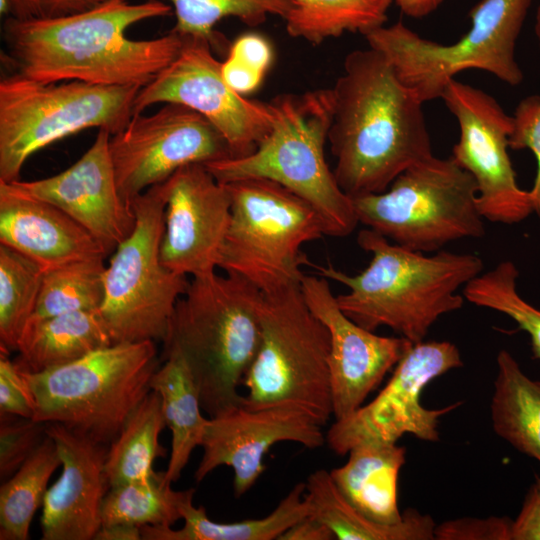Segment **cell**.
Masks as SVG:
<instances>
[{
  "instance_id": "cell-17",
  "label": "cell",
  "mask_w": 540,
  "mask_h": 540,
  "mask_svg": "<svg viewBox=\"0 0 540 540\" xmlns=\"http://www.w3.org/2000/svg\"><path fill=\"white\" fill-rule=\"evenodd\" d=\"M322 427L308 412L291 405L239 406L209 417L194 478L201 482L217 467L229 466L234 472V495L241 497L264 472V457L274 444L289 441L319 448L326 443Z\"/></svg>"
},
{
  "instance_id": "cell-16",
  "label": "cell",
  "mask_w": 540,
  "mask_h": 540,
  "mask_svg": "<svg viewBox=\"0 0 540 540\" xmlns=\"http://www.w3.org/2000/svg\"><path fill=\"white\" fill-rule=\"evenodd\" d=\"M109 148L119 194L130 205L186 165L232 156L225 138L206 118L173 103L149 115H133L110 136Z\"/></svg>"
},
{
  "instance_id": "cell-34",
  "label": "cell",
  "mask_w": 540,
  "mask_h": 540,
  "mask_svg": "<svg viewBox=\"0 0 540 540\" xmlns=\"http://www.w3.org/2000/svg\"><path fill=\"white\" fill-rule=\"evenodd\" d=\"M104 258L69 263L44 272L32 318L100 310L104 298Z\"/></svg>"
},
{
  "instance_id": "cell-9",
  "label": "cell",
  "mask_w": 540,
  "mask_h": 540,
  "mask_svg": "<svg viewBox=\"0 0 540 540\" xmlns=\"http://www.w3.org/2000/svg\"><path fill=\"white\" fill-rule=\"evenodd\" d=\"M231 216L218 268L238 275L262 293L300 285L309 261L301 248L325 234L318 213L305 200L271 180L229 183Z\"/></svg>"
},
{
  "instance_id": "cell-18",
  "label": "cell",
  "mask_w": 540,
  "mask_h": 540,
  "mask_svg": "<svg viewBox=\"0 0 540 540\" xmlns=\"http://www.w3.org/2000/svg\"><path fill=\"white\" fill-rule=\"evenodd\" d=\"M300 288L308 307L330 335L332 415L340 420L363 405L413 343L402 336L377 335L355 323L340 309L322 276L304 275Z\"/></svg>"
},
{
  "instance_id": "cell-13",
  "label": "cell",
  "mask_w": 540,
  "mask_h": 540,
  "mask_svg": "<svg viewBox=\"0 0 540 540\" xmlns=\"http://www.w3.org/2000/svg\"><path fill=\"white\" fill-rule=\"evenodd\" d=\"M462 366L459 349L449 341L413 343L372 401L335 420L326 433L327 445L344 456L362 444H396L404 434L438 441L439 419L458 408L462 401L428 409L421 404L420 396L431 381Z\"/></svg>"
},
{
  "instance_id": "cell-10",
  "label": "cell",
  "mask_w": 540,
  "mask_h": 540,
  "mask_svg": "<svg viewBox=\"0 0 540 540\" xmlns=\"http://www.w3.org/2000/svg\"><path fill=\"white\" fill-rule=\"evenodd\" d=\"M140 86L44 83L18 73L0 81V181L19 180L35 152L88 128L111 135L133 116Z\"/></svg>"
},
{
  "instance_id": "cell-22",
  "label": "cell",
  "mask_w": 540,
  "mask_h": 540,
  "mask_svg": "<svg viewBox=\"0 0 540 540\" xmlns=\"http://www.w3.org/2000/svg\"><path fill=\"white\" fill-rule=\"evenodd\" d=\"M0 244L26 256L43 272L106 257L95 238L65 212L3 181H0Z\"/></svg>"
},
{
  "instance_id": "cell-32",
  "label": "cell",
  "mask_w": 540,
  "mask_h": 540,
  "mask_svg": "<svg viewBox=\"0 0 540 540\" xmlns=\"http://www.w3.org/2000/svg\"><path fill=\"white\" fill-rule=\"evenodd\" d=\"M193 490H173L165 481L164 472L111 487L102 504V526H172L182 519L181 503Z\"/></svg>"
},
{
  "instance_id": "cell-49",
  "label": "cell",
  "mask_w": 540,
  "mask_h": 540,
  "mask_svg": "<svg viewBox=\"0 0 540 540\" xmlns=\"http://www.w3.org/2000/svg\"><path fill=\"white\" fill-rule=\"evenodd\" d=\"M535 484H536V485L538 486V488L540 489V476H537V477H536V483H535Z\"/></svg>"
},
{
  "instance_id": "cell-38",
  "label": "cell",
  "mask_w": 540,
  "mask_h": 540,
  "mask_svg": "<svg viewBox=\"0 0 540 540\" xmlns=\"http://www.w3.org/2000/svg\"><path fill=\"white\" fill-rule=\"evenodd\" d=\"M512 119L509 148L529 149L537 161L536 177L529 191L533 210L540 220V96L530 95L523 98L518 103Z\"/></svg>"
},
{
  "instance_id": "cell-8",
  "label": "cell",
  "mask_w": 540,
  "mask_h": 540,
  "mask_svg": "<svg viewBox=\"0 0 540 540\" xmlns=\"http://www.w3.org/2000/svg\"><path fill=\"white\" fill-rule=\"evenodd\" d=\"M261 339L245 374L242 406L301 408L324 426L332 415L327 327L308 307L300 285L262 293Z\"/></svg>"
},
{
  "instance_id": "cell-19",
  "label": "cell",
  "mask_w": 540,
  "mask_h": 540,
  "mask_svg": "<svg viewBox=\"0 0 540 540\" xmlns=\"http://www.w3.org/2000/svg\"><path fill=\"white\" fill-rule=\"evenodd\" d=\"M164 187L162 263L191 277L216 271L231 216L226 184L204 164L193 163L176 171Z\"/></svg>"
},
{
  "instance_id": "cell-23",
  "label": "cell",
  "mask_w": 540,
  "mask_h": 540,
  "mask_svg": "<svg viewBox=\"0 0 540 540\" xmlns=\"http://www.w3.org/2000/svg\"><path fill=\"white\" fill-rule=\"evenodd\" d=\"M348 455L344 465L329 471L343 496L372 521L400 522L403 513L398 507V479L406 461L405 447L362 444Z\"/></svg>"
},
{
  "instance_id": "cell-37",
  "label": "cell",
  "mask_w": 540,
  "mask_h": 540,
  "mask_svg": "<svg viewBox=\"0 0 540 540\" xmlns=\"http://www.w3.org/2000/svg\"><path fill=\"white\" fill-rule=\"evenodd\" d=\"M47 423L0 413V478H10L46 437Z\"/></svg>"
},
{
  "instance_id": "cell-43",
  "label": "cell",
  "mask_w": 540,
  "mask_h": 540,
  "mask_svg": "<svg viewBox=\"0 0 540 540\" xmlns=\"http://www.w3.org/2000/svg\"><path fill=\"white\" fill-rule=\"evenodd\" d=\"M511 540H540V489H529L520 512L512 520Z\"/></svg>"
},
{
  "instance_id": "cell-1",
  "label": "cell",
  "mask_w": 540,
  "mask_h": 540,
  "mask_svg": "<svg viewBox=\"0 0 540 540\" xmlns=\"http://www.w3.org/2000/svg\"><path fill=\"white\" fill-rule=\"evenodd\" d=\"M171 11L161 0H108L88 11L56 18L9 16L2 34L16 73L31 80L143 87L174 60L184 36L171 31L158 38L135 40L126 31Z\"/></svg>"
},
{
  "instance_id": "cell-41",
  "label": "cell",
  "mask_w": 540,
  "mask_h": 540,
  "mask_svg": "<svg viewBox=\"0 0 540 540\" xmlns=\"http://www.w3.org/2000/svg\"><path fill=\"white\" fill-rule=\"evenodd\" d=\"M108 0H10V16L18 19H46L93 9Z\"/></svg>"
},
{
  "instance_id": "cell-12",
  "label": "cell",
  "mask_w": 540,
  "mask_h": 540,
  "mask_svg": "<svg viewBox=\"0 0 540 540\" xmlns=\"http://www.w3.org/2000/svg\"><path fill=\"white\" fill-rule=\"evenodd\" d=\"M131 205L135 226L105 268L104 298L99 311L113 343L164 342L176 304L190 282L161 260L164 182L144 191Z\"/></svg>"
},
{
  "instance_id": "cell-25",
  "label": "cell",
  "mask_w": 540,
  "mask_h": 540,
  "mask_svg": "<svg viewBox=\"0 0 540 540\" xmlns=\"http://www.w3.org/2000/svg\"><path fill=\"white\" fill-rule=\"evenodd\" d=\"M310 514L325 523L339 540H433L435 522L415 509L403 512L395 524L370 520L351 505L338 489L330 472L318 469L305 482Z\"/></svg>"
},
{
  "instance_id": "cell-6",
  "label": "cell",
  "mask_w": 540,
  "mask_h": 540,
  "mask_svg": "<svg viewBox=\"0 0 540 540\" xmlns=\"http://www.w3.org/2000/svg\"><path fill=\"white\" fill-rule=\"evenodd\" d=\"M158 367L155 341L145 340L113 343L38 373L19 370L34 400L33 419L108 445L151 391Z\"/></svg>"
},
{
  "instance_id": "cell-28",
  "label": "cell",
  "mask_w": 540,
  "mask_h": 540,
  "mask_svg": "<svg viewBox=\"0 0 540 540\" xmlns=\"http://www.w3.org/2000/svg\"><path fill=\"white\" fill-rule=\"evenodd\" d=\"M491 399L494 432L540 463V381L524 373L514 356L499 351Z\"/></svg>"
},
{
  "instance_id": "cell-20",
  "label": "cell",
  "mask_w": 540,
  "mask_h": 540,
  "mask_svg": "<svg viewBox=\"0 0 540 540\" xmlns=\"http://www.w3.org/2000/svg\"><path fill=\"white\" fill-rule=\"evenodd\" d=\"M99 130L93 144L70 167L43 179L13 183L23 193L46 201L73 218L112 254L133 232L132 205L120 196L109 141Z\"/></svg>"
},
{
  "instance_id": "cell-46",
  "label": "cell",
  "mask_w": 540,
  "mask_h": 540,
  "mask_svg": "<svg viewBox=\"0 0 540 540\" xmlns=\"http://www.w3.org/2000/svg\"><path fill=\"white\" fill-rule=\"evenodd\" d=\"M96 540H139L141 530L139 526L129 524H113L101 526L97 532Z\"/></svg>"
},
{
  "instance_id": "cell-26",
  "label": "cell",
  "mask_w": 540,
  "mask_h": 540,
  "mask_svg": "<svg viewBox=\"0 0 540 540\" xmlns=\"http://www.w3.org/2000/svg\"><path fill=\"white\" fill-rule=\"evenodd\" d=\"M305 482L296 484L267 516L231 523H218L208 518L203 506L193 505V490L181 503L184 525L181 529L171 526L144 525L140 527L144 540H273L293 524L310 514L305 497Z\"/></svg>"
},
{
  "instance_id": "cell-3",
  "label": "cell",
  "mask_w": 540,
  "mask_h": 540,
  "mask_svg": "<svg viewBox=\"0 0 540 540\" xmlns=\"http://www.w3.org/2000/svg\"><path fill=\"white\" fill-rule=\"evenodd\" d=\"M357 243L371 254L359 274L349 275L331 264L315 268L348 289L336 300L351 320L374 332L388 327L412 343L424 341L441 316L463 306L465 298L458 291L483 270L477 255L443 250L425 255L370 228L358 233Z\"/></svg>"
},
{
  "instance_id": "cell-24",
  "label": "cell",
  "mask_w": 540,
  "mask_h": 540,
  "mask_svg": "<svg viewBox=\"0 0 540 540\" xmlns=\"http://www.w3.org/2000/svg\"><path fill=\"white\" fill-rule=\"evenodd\" d=\"M113 344L99 310L76 311L27 323L14 361L25 372L38 373L59 367Z\"/></svg>"
},
{
  "instance_id": "cell-14",
  "label": "cell",
  "mask_w": 540,
  "mask_h": 540,
  "mask_svg": "<svg viewBox=\"0 0 540 540\" xmlns=\"http://www.w3.org/2000/svg\"><path fill=\"white\" fill-rule=\"evenodd\" d=\"M203 37L184 36L178 55L139 90L133 115L159 103L185 106L206 118L225 138L231 157L252 153L272 126L267 102L235 92L221 74V62Z\"/></svg>"
},
{
  "instance_id": "cell-27",
  "label": "cell",
  "mask_w": 540,
  "mask_h": 540,
  "mask_svg": "<svg viewBox=\"0 0 540 540\" xmlns=\"http://www.w3.org/2000/svg\"><path fill=\"white\" fill-rule=\"evenodd\" d=\"M164 364L153 374L150 387L159 393L166 426L172 435L171 454L165 481L172 484L181 476L193 450L201 446L208 418L203 417L200 395L192 374L180 353L164 351Z\"/></svg>"
},
{
  "instance_id": "cell-21",
  "label": "cell",
  "mask_w": 540,
  "mask_h": 540,
  "mask_svg": "<svg viewBox=\"0 0 540 540\" xmlns=\"http://www.w3.org/2000/svg\"><path fill=\"white\" fill-rule=\"evenodd\" d=\"M62 473L42 504L43 540H91L102 526V504L110 489L105 462L108 445L59 423H47Z\"/></svg>"
},
{
  "instance_id": "cell-30",
  "label": "cell",
  "mask_w": 540,
  "mask_h": 540,
  "mask_svg": "<svg viewBox=\"0 0 540 540\" xmlns=\"http://www.w3.org/2000/svg\"><path fill=\"white\" fill-rule=\"evenodd\" d=\"M394 0H294L283 19L292 38L313 45L342 36L365 33L385 25Z\"/></svg>"
},
{
  "instance_id": "cell-15",
  "label": "cell",
  "mask_w": 540,
  "mask_h": 540,
  "mask_svg": "<svg viewBox=\"0 0 540 540\" xmlns=\"http://www.w3.org/2000/svg\"><path fill=\"white\" fill-rule=\"evenodd\" d=\"M441 99L459 126L451 157L477 184V207L493 223L516 224L533 212L529 190L519 187L508 149L513 119L490 94L456 79Z\"/></svg>"
},
{
  "instance_id": "cell-48",
  "label": "cell",
  "mask_w": 540,
  "mask_h": 540,
  "mask_svg": "<svg viewBox=\"0 0 540 540\" xmlns=\"http://www.w3.org/2000/svg\"><path fill=\"white\" fill-rule=\"evenodd\" d=\"M11 12L10 0H0V13L1 15H9Z\"/></svg>"
},
{
  "instance_id": "cell-39",
  "label": "cell",
  "mask_w": 540,
  "mask_h": 540,
  "mask_svg": "<svg viewBox=\"0 0 540 540\" xmlns=\"http://www.w3.org/2000/svg\"><path fill=\"white\" fill-rule=\"evenodd\" d=\"M512 520L508 517L460 518L435 527L437 540H511Z\"/></svg>"
},
{
  "instance_id": "cell-11",
  "label": "cell",
  "mask_w": 540,
  "mask_h": 540,
  "mask_svg": "<svg viewBox=\"0 0 540 540\" xmlns=\"http://www.w3.org/2000/svg\"><path fill=\"white\" fill-rule=\"evenodd\" d=\"M476 198L470 173L451 156L432 155L403 171L385 191L352 200L360 224L394 244L430 253L485 235Z\"/></svg>"
},
{
  "instance_id": "cell-44",
  "label": "cell",
  "mask_w": 540,
  "mask_h": 540,
  "mask_svg": "<svg viewBox=\"0 0 540 540\" xmlns=\"http://www.w3.org/2000/svg\"><path fill=\"white\" fill-rule=\"evenodd\" d=\"M334 534L329 527L312 514H308L287 531L278 540H332Z\"/></svg>"
},
{
  "instance_id": "cell-2",
  "label": "cell",
  "mask_w": 540,
  "mask_h": 540,
  "mask_svg": "<svg viewBox=\"0 0 540 540\" xmlns=\"http://www.w3.org/2000/svg\"><path fill=\"white\" fill-rule=\"evenodd\" d=\"M331 89L328 142L335 178L349 197L383 192L411 165L434 155L424 103L377 50L349 52Z\"/></svg>"
},
{
  "instance_id": "cell-45",
  "label": "cell",
  "mask_w": 540,
  "mask_h": 540,
  "mask_svg": "<svg viewBox=\"0 0 540 540\" xmlns=\"http://www.w3.org/2000/svg\"><path fill=\"white\" fill-rule=\"evenodd\" d=\"M405 16L420 19L435 12L446 0H394Z\"/></svg>"
},
{
  "instance_id": "cell-7",
  "label": "cell",
  "mask_w": 540,
  "mask_h": 540,
  "mask_svg": "<svg viewBox=\"0 0 540 540\" xmlns=\"http://www.w3.org/2000/svg\"><path fill=\"white\" fill-rule=\"evenodd\" d=\"M533 1L480 0L470 10V28L451 44L426 39L402 21L363 37L422 103L441 98L449 81L466 70H482L517 86L524 75L515 47Z\"/></svg>"
},
{
  "instance_id": "cell-42",
  "label": "cell",
  "mask_w": 540,
  "mask_h": 540,
  "mask_svg": "<svg viewBox=\"0 0 540 540\" xmlns=\"http://www.w3.org/2000/svg\"><path fill=\"white\" fill-rule=\"evenodd\" d=\"M273 58L269 42L256 33L239 36L229 47L227 59L241 67L264 76Z\"/></svg>"
},
{
  "instance_id": "cell-35",
  "label": "cell",
  "mask_w": 540,
  "mask_h": 540,
  "mask_svg": "<svg viewBox=\"0 0 540 540\" xmlns=\"http://www.w3.org/2000/svg\"><path fill=\"white\" fill-rule=\"evenodd\" d=\"M168 3L176 16L172 31L182 36L203 37L212 46L218 45L220 35L215 26L233 17L247 26L263 24L269 16L282 19L290 11L294 0H161Z\"/></svg>"
},
{
  "instance_id": "cell-5",
  "label": "cell",
  "mask_w": 540,
  "mask_h": 540,
  "mask_svg": "<svg viewBox=\"0 0 540 540\" xmlns=\"http://www.w3.org/2000/svg\"><path fill=\"white\" fill-rule=\"evenodd\" d=\"M267 104L272 126L252 153L204 165L221 183L246 178L276 182L314 208L327 236L350 235L359 224L353 200L341 189L325 158L332 89L281 93Z\"/></svg>"
},
{
  "instance_id": "cell-47",
  "label": "cell",
  "mask_w": 540,
  "mask_h": 540,
  "mask_svg": "<svg viewBox=\"0 0 540 540\" xmlns=\"http://www.w3.org/2000/svg\"><path fill=\"white\" fill-rule=\"evenodd\" d=\"M534 33L535 37L537 39L539 51H540V5L538 6L535 14V21H534Z\"/></svg>"
},
{
  "instance_id": "cell-4",
  "label": "cell",
  "mask_w": 540,
  "mask_h": 540,
  "mask_svg": "<svg viewBox=\"0 0 540 540\" xmlns=\"http://www.w3.org/2000/svg\"><path fill=\"white\" fill-rule=\"evenodd\" d=\"M261 298L246 279L213 271L192 277L176 304L164 351L182 355L210 418L242 406L239 387L260 345Z\"/></svg>"
},
{
  "instance_id": "cell-36",
  "label": "cell",
  "mask_w": 540,
  "mask_h": 540,
  "mask_svg": "<svg viewBox=\"0 0 540 540\" xmlns=\"http://www.w3.org/2000/svg\"><path fill=\"white\" fill-rule=\"evenodd\" d=\"M518 276L519 271L512 261H502L468 282L463 288V296L476 306L512 319L529 335L533 356L540 360V310L517 291Z\"/></svg>"
},
{
  "instance_id": "cell-40",
  "label": "cell",
  "mask_w": 540,
  "mask_h": 540,
  "mask_svg": "<svg viewBox=\"0 0 540 540\" xmlns=\"http://www.w3.org/2000/svg\"><path fill=\"white\" fill-rule=\"evenodd\" d=\"M8 354H0V413L34 418L35 404L19 368Z\"/></svg>"
},
{
  "instance_id": "cell-33",
  "label": "cell",
  "mask_w": 540,
  "mask_h": 540,
  "mask_svg": "<svg viewBox=\"0 0 540 540\" xmlns=\"http://www.w3.org/2000/svg\"><path fill=\"white\" fill-rule=\"evenodd\" d=\"M44 272L32 260L0 244V346L8 354L17 350L32 318Z\"/></svg>"
},
{
  "instance_id": "cell-29",
  "label": "cell",
  "mask_w": 540,
  "mask_h": 540,
  "mask_svg": "<svg viewBox=\"0 0 540 540\" xmlns=\"http://www.w3.org/2000/svg\"><path fill=\"white\" fill-rule=\"evenodd\" d=\"M165 426L161 397L151 390L109 444L105 474L110 488L156 474L154 460L166 455L159 443Z\"/></svg>"
},
{
  "instance_id": "cell-31",
  "label": "cell",
  "mask_w": 540,
  "mask_h": 540,
  "mask_svg": "<svg viewBox=\"0 0 540 540\" xmlns=\"http://www.w3.org/2000/svg\"><path fill=\"white\" fill-rule=\"evenodd\" d=\"M62 461L55 441L48 434L0 487V539L27 540L37 509L43 504L50 477Z\"/></svg>"
}]
</instances>
